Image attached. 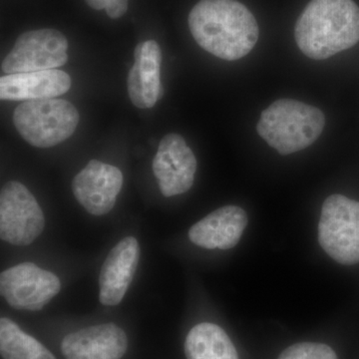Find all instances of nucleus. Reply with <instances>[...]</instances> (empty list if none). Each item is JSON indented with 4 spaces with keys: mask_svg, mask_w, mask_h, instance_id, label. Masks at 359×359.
Instances as JSON below:
<instances>
[{
    "mask_svg": "<svg viewBox=\"0 0 359 359\" xmlns=\"http://www.w3.org/2000/svg\"><path fill=\"white\" fill-rule=\"evenodd\" d=\"M135 63L130 70L127 85L132 103L140 109L154 107L162 94L161 65L162 51L155 40L137 45Z\"/></svg>",
    "mask_w": 359,
    "mask_h": 359,
    "instance_id": "14",
    "label": "nucleus"
},
{
    "mask_svg": "<svg viewBox=\"0 0 359 359\" xmlns=\"http://www.w3.org/2000/svg\"><path fill=\"white\" fill-rule=\"evenodd\" d=\"M79 113L69 101L48 98L25 101L13 113V124L30 145L50 148L62 143L74 133Z\"/></svg>",
    "mask_w": 359,
    "mask_h": 359,
    "instance_id": "4",
    "label": "nucleus"
},
{
    "mask_svg": "<svg viewBox=\"0 0 359 359\" xmlns=\"http://www.w3.org/2000/svg\"><path fill=\"white\" fill-rule=\"evenodd\" d=\"M247 212L238 205H224L208 215L189 231V238L208 250H231L240 242L247 228Z\"/></svg>",
    "mask_w": 359,
    "mask_h": 359,
    "instance_id": "13",
    "label": "nucleus"
},
{
    "mask_svg": "<svg viewBox=\"0 0 359 359\" xmlns=\"http://www.w3.org/2000/svg\"><path fill=\"white\" fill-rule=\"evenodd\" d=\"M68 40L56 29L32 30L21 34L1 65L6 74L57 69L68 61Z\"/></svg>",
    "mask_w": 359,
    "mask_h": 359,
    "instance_id": "7",
    "label": "nucleus"
},
{
    "mask_svg": "<svg viewBox=\"0 0 359 359\" xmlns=\"http://www.w3.org/2000/svg\"><path fill=\"white\" fill-rule=\"evenodd\" d=\"M71 78L58 69L6 74L0 78L2 101H32L55 98L69 91Z\"/></svg>",
    "mask_w": 359,
    "mask_h": 359,
    "instance_id": "15",
    "label": "nucleus"
},
{
    "mask_svg": "<svg viewBox=\"0 0 359 359\" xmlns=\"http://www.w3.org/2000/svg\"><path fill=\"white\" fill-rule=\"evenodd\" d=\"M127 348V335L114 323L82 328L66 335L61 344L66 359H121Z\"/></svg>",
    "mask_w": 359,
    "mask_h": 359,
    "instance_id": "12",
    "label": "nucleus"
},
{
    "mask_svg": "<svg viewBox=\"0 0 359 359\" xmlns=\"http://www.w3.org/2000/svg\"><path fill=\"white\" fill-rule=\"evenodd\" d=\"M187 359H238L237 349L223 328L203 323L194 327L186 337Z\"/></svg>",
    "mask_w": 359,
    "mask_h": 359,
    "instance_id": "16",
    "label": "nucleus"
},
{
    "mask_svg": "<svg viewBox=\"0 0 359 359\" xmlns=\"http://www.w3.org/2000/svg\"><path fill=\"white\" fill-rule=\"evenodd\" d=\"M294 39L304 55L325 60L359 41V7L353 0H311L297 18Z\"/></svg>",
    "mask_w": 359,
    "mask_h": 359,
    "instance_id": "2",
    "label": "nucleus"
},
{
    "mask_svg": "<svg viewBox=\"0 0 359 359\" xmlns=\"http://www.w3.org/2000/svg\"><path fill=\"white\" fill-rule=\"evenodd\" d=\"M325 126V114L318 108L294 99H280L263 111L257 131L269 146L287 156L313 145Z\"/></svg>",
    "mask_w": 359,
    "mask_h": 359,
    "instance_id": "3",
    "label": "nucleus"
},
{
    "mask_svg": "<svg viewBox=\"0 0 359 359\" xmlns=\"http://www.w3.org/2000/svg\"><path fill=\"white\" fill-rule=\"evenodd\" d=\"M140 259V245L133 237L120 241L104 261L99 276V301L103 306H118L124 299Z\"/></svg>",
    "mask_w": 359,
    "mask_h": 359,
    "instance_id": "11",
    "label": "nucleus"
},
{
    "mask_svg": "<svg viewBox=\"0 0 359 359\" xmlns=\"http://www.w3.org/2000/svg\"><path fill=\"white\" fill-rule=\"evenodd\" d=\"M318 242L339 264L359 263V202L346 196H330L321 209Z\"/></svg>",
    "mask_w": 359,
    "mask_h": 359,
    "instance_id": "5",
    "label": "nucleus"
},
{
    "mask_svg": "<svg viewBox=\"0 0 359 359\" xmlns=\"http://www.w3.org/2000/svg\"><path fill=\"white\" fill-rule=\"evenodd\" d=\"M153 171L165 197L181 195L192 188L197 159L181 135L168 134L161 140Z\"/></svg>",
    "mask_w": 359,
    "mask_h": 359,
    "instance_id": "9",
    "label": "nucleus"
},
{
    "mask_svg": "<svg viewBox=\"0 0 359 359\" xmlns=\"http://www.w3.org/2000/svg\"><path fill=\"white\" fill-rule=\"evenodd\" d=\"M188 22L196 42L224 60L245 57L259 40L256 18L237 0H200L189 14Z\"/></svg>",
    "mask_w": 359,
    "mask_h": 359,
    "instance_id": "1",
    "label": "nucleus"
},
{
    "mask_svg": "<svg viewBox=\"0 0 359 359\" xmlns=\"http://www.w3.org/2000/svg\"><path fill=\"white\" fill-rule=\"evenodd\" d=\"M91 8L96 11L105 9L113 20L122 18L128 11L129 0H85Z\"/></svg>",
    "mask_w": 359,
    "mask_h": 359,
    "instance_id": "19",
    "label": "nucleus"
},
{
    "mask_svg": "<svg viewBox=\"0 0 359 359\" xmlns=\"http://www.w3.org/2000/svg\"><path fill=\"white\" fill-rule=\"evenodd\" d=\"M43 212L20 182L4 184L0 192V238L18 247L29 245L44 230Z\"/></svg>",
    "mask_w": 359,
    "mask_h": 359,
    "instance_id": "6",
    "label": "nucleus"
},
{
    "mask_svg": "<svg viewBox=\"0 0 359 359\" xmlns=\"http://www.w3.org/2000/svg\"><path fill=\"white\" fill-rule=\"evenodd\" d=\"M0 353L4 359H56L39 340L6 318L0 320Z\"/></svg>",
    "mask_w": 359,
    "mask_h": 359,
    "instance_id": "17",
    "label": "nucleus"
},
{
    "mask_svg": "<svg viewBox=\"0 0 359 359\" xmlns=\"http://www.w3.org/2000/svg\"><path fill=\"white\" fill-rule=\"evenodd\" d=\"M60 290L57 276L32 263L18 264L0 275L1 295L18 311H41Z\"/></svg>",
    "mask_w": 359,
    "mask_h": 359,
    "instance_id": "8",
    "label": "nucleus"
},
{
    "mask_svg": "<svg viewBox=\"0 0 359 359\" xmlns=\"http://www.w3.org/2000/svg\"><path fill=\"white\" fill-rule=\"evenodd\" d=\"M123 186L117 167L91 160L74 177L72 191L77 202L93 216H103L114 208Z\"/></svg>",
    "mask_w": 359,
    "mask_h": 359,
    "instance_id": "10",
    "label": "nucleus"
},
{
    "mask_svg": "<svg viewBox=\"0 0 359 359\" xmlns=\"http://www.w3.org/2000/svg\"><path fill=\"white\" fill-rule=\"evenodd\" d=\"M278 359H339L332 347L316 342H301L287 347Z\"/></svg>",
    "mask_w": 359,
    "mask_h": 359,
    "instance_id": "18",
    "label": "nucleus"
}]
</instances>
